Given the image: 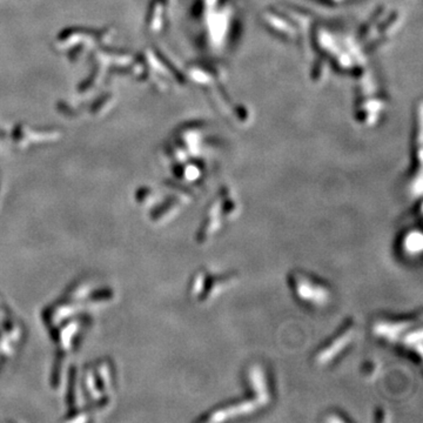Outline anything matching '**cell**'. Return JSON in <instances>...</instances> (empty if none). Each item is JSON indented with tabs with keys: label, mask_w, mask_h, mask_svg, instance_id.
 Returning <instances> with one entry per match:
<instances>
[{
	"label": "cell",
	"mask_w": 423,
	"mask_h": 423,
	"mask_svg": "<svg viewBox=\"0 0 423 423\" xmlns=\"http://www.w3.org/2000/svg\"><path fill=\"white\" fill-rule=\"evenodd\" d=\"M246 384H247V396L244 399H236L234 401L219 406L208 412L204 421L222 422L233 419L244 418L253 415L256 412L268 407L273 401L272 380L267 369L261 365H252L246 372Z\"/></svg>",
	"instance_id": "obj_1"
},
{
	"label": "cell",
	"mask_w": 423,
	"mask_h": 423,
	"mask_svg": "<svg viewBox=\"0 0 423 423\" xmlns=\"http://www.w3.org/2000/svg\"><path fill=\"white\" fill-rule=\"evenodd\" d=\"M356 333H358L356 320L347 318L342 322L340 328H338V331L316 349L313 355V362L321 368L335 364L351 349L355 341Z\"/></svg>",
	"instance_id": "obj_5"
},
{
	"label": "cell",
	"mask_w": 423,
	"mask_h": 423,
	"mask_svg": "<svg viewBox=\"0 0 423 423\" xmlns=\"http://www.w3.org/2000/svg\"><path fill=\"white\" fill-rule=\"evenodd\" d=\"M240 207L236 196L219 195L206 209L205 218L198 232V240L201 244H208L226 226L234 221L240 213Z\"/></svg>",
	"instance_id": "obj_4"
},
{
	"label": "cell",
	"mask_w": 423,
	"mask_h": 423,
	"mask_svg": "<svg viewBox=\"0 0 423 423\" xmlns=\"http://www.w3.org/2000/svg\"><path fill=\"white\" fill-rule=\"evenodd\" d=\"M238 282L235 273H219L200 269L192 280L191 294L200 304H208Z\"/></svg>",
	"instance_id": "obj_6"
},
{
	"label": "cell",
	"mask_w": 423,
	"mask_h": 423,
	"mask_svg": "<svg viewBox=\"0 0 423 423\" xmlns=\"http://www.w3.org/2000/svg\"><path fill=\"white\" fill-rule=\"evenodd\" d=\"M402 251L407 255H419L422 251V234L420 229H411L406 232L401 241Z\"/></svg>",
	"instance_id": "obj_7"
},
{
	"label": "cell",
	"mask_w": 423,
	"mask_h": 423,
	"mask_svg": "<svg viewBox=\"0 0 423 423\" xmlns=\"http://www.w3.org/2000/svg\"><path fill=\"white\" fill-rule=\"evenodd\" d=\"M373 336L386 345L395 346L421 360L422 356V326L421 315L389 316L380 315L372 321Z\"/></svg>",
	"instance_id": "obj_2"
},
{
	"label": "cell",
	"mask_w": 423,
	"mask_h": 423,
	"mask_svg": "<svg viewBox=\"0 0 423 423\" xmlns=\"http://www.w3.org/2000/svg\"><path fill=\"white\" fill-rule=\"evenodd\" d=\"M287 284L296 301L309 309L328 307L333 300L331 285L311 273L293 271L288 274Z\"/></svg>",
	"instance_id": "obj_3"
}]
</instances>
